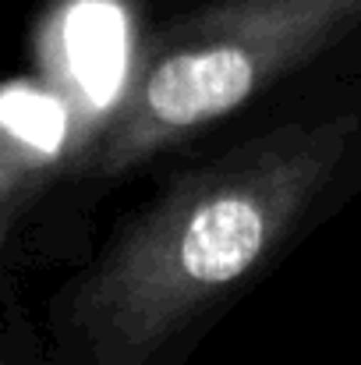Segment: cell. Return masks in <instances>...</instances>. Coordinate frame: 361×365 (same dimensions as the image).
I'll use <instances>...</instances> for the list:
<instances>
[{"mask_svg":"<svg viewBox=\"0 0 361 365\" xmlns=\"http://www.w3.org/2000/svg\"><path fill=\"white\" fill-rule=\"evenodd\" d=\"M358 142V110L312 114L177 170L68 287L71 344L89 365H156L291 248Z\"/></svg>","mask_w":361,"mask_h":365,"instance_id":"cell-1","label":"cell"},{"mask_svg":"<svg viewBox=\"0 0 361 365\" xmlns=\"http://www.w3.org/2000/svg\"><path fill=\"white\" fill-rule=\"evenodd\" d=\"M361 32V0H192L152 21L110 110L71 145V178L117 185Z\"/></svg>","mask_w":361,"mask_h":365,"instance_id":"cell-2","label":"cell"}]
</instances>
